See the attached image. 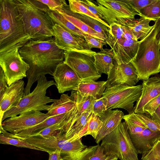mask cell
<instances>
[{"label": "cell", "mask_w": 160, "mask_h": 160, "mask_svg": "<svg viewBox=\"0 0 160 160\" xmlns=\"http://www.w3.org/2000/svg\"><path fill=\"white\" fill-rule=\"evenodd\" d=\"M19 53L30 68L23 96L30 93L33 84L42 76L52 75L56 67L64 60V51L56 45L53 37L46 39L31 40L19 49Z\"/></svg>", "instance_id": "6da1fadb"}, {"label": "cell", "mask_w": 160, "mask_h": 160, "mask_svg": "<svg viewBox=\"0 0 160 160\" xmlns=\"http://www.w3.org/2000/svg\"><path fill=\"white\" fill-rule=\"evenodd\" d=\"M0 54L19 50L31 40L13 0H0Z\"/></svg>", "instance_id": "7a4b0ae2"}, {"label": "cell", "mask_w": 160, "mask_h": 160, "mask_svg": "<svg viewBox=\"0 0 160 160\" xmlns=\"http://www.w3.org/2000/svg\"><path fill=\"white\" fill-rule=\"evenodd\" d=\"M154 22L148 35L139 41L137 53L130 62L136 69L138 79L143 81L160 72V18Z\"/></svg>", "instance_id": "3957f363"}, {"label": "cell", "mask_w": 160, "mask_h": 160, "mask_svg": "<svg viewBox=\"0 0 160 160\" xmlns=\"http://www.w3.org/2000/svg\"><path fill=\"white\" fill-rule=\"evenodd\" d=\"M31 40L47 39L54 36V23L48 13L36 7L29 0H13Z\"/></svg>", "instance_id": "277c9868"}, {"label": "cell", "mask_w": 160, "mask_h": 160, "mask_svg": "<svg viewBox=\"0 0 160 160\" xmlns=\"http://www.w3.org/2000/svg\"><path fill=\"white\" fill-rule=\"evenodd\" d=\"M55 85L54 81L48 80L45 75L41 76L38 79L37 85L33 91L23 97L18 102L4 112L0 124L8 118L24 112L31 111H48L51 106L47 104L54 102L56 99L46 96L47 90L52 86Z\"/></svg>", "instance_id": "5b68a950"}, {"label": "cell", "mask_w": 160, "mask_h": 160, "mask_svg": "<svg viewBox=\"0 0 160 160\" xmlns=\"http://www.w3.org/2000/svg\"><path fill=\"white\" fill-rule=\"evenodd\" d=\"M107 156L120 160H138L136 150L131 139L125 122H121L113 131L105 137L100 145Z\"/></svg>", "instance_id": "8992f818"}, {"label": "cell", "mask_w": 160, "mask_h": 160, "mask_svg": "<svg viewBox=\"0 0 160 160\" xmlns=\"http://www.w3.org/2000/svg\"><path fill=\"white\" fill-rule=\"evenodd\" d=\"M63 131L56 137L50 138L38 136H31L26 138L8 136L20 139L40 149L42 151L49 153L56 150L60 151L61 154H73L79 152L88 147L84 145L82 138L74 141L68 139Z\"/></svg>", "instance_id": "52a82bcc"}, {"label": "cell", "mask_w": 160, "mask_h": 160, "mask_svg": "<svg viewBox=\"0 0 160 160\" xmlns=\"http://www.w3.org/2000/svg\"><path fill=\"white\" fill-rule=\"evenodd\" d=\"M142 84L130 86L121 84L106 88L102 95L107 101V110L122 108L129 114L134 112V102L142 93Z\"/></svg>", "instance_id": "ba28073f"}, {"label": "cell", "mask_w": 160, "mask_h": 160, "mask_svg": "<svg viewBox=\"0 0 160 160\" xmlns=\"http://www.w3.org/2000/svg\"><path fill=\"white\" fill-rule=\"evenodd\" d=\"M96 52L91 49L64 51V62L76 72L82 82L96 81L101 77L95 66Z\"/></svg>", "instance_id": "9c48e42d"}, {"label": "cell", "mask_w": 160, "mask_h": 160, "mask_svg": "<svg viewBox=\"0 0 160 160\" xmlns=\"http://www.w3.org/2000/svg\"><path fill=\"white\" fill-rule=\"evenodd\" d=\"M0 65L8 86L27 77V71L30 68L18 48L0 54Z\"/></svg>", "instance_id": "30bf717a"}, {"label": "cell", "mask_w": 160, "mask_h": 160, "mask_svg": "<svg viewBox=\"0 0 160 160\" xmlns=\"http://www.w3.org/2000/svg\"><path fill=\"white\" fill-rule=\"evenodd\" d=\"M96 2L98 10L109 26L116 18L135 19L136 15L140 16L125 0H97Z\"/></svg>", "instance_id": "8fae6325"}, {"label": "cell", "mask_w": 160, "mask_h": 160, "mask_svg": "<svg viewBox=\"0 0 160 160\" xmlns=\"http://www.w3.org/2000/svg\"><path fill=\"white\" fill-rule=\"evenodd\" d=\"M49 117L46 113L40 111H29L5 119L0 124V128L14 134L38 124Z\"/></svg>", "instance_id": "7c38bea8"}, {"label": "cell", "mask_w": 160, "mask_h": 160, "mask_svg": "<svg viewBox=\"0 0 160 160\" xmlns=\"http://www.w3.org/2000/svg\"><path fill=\"white\" fill-rule=\"evenodd\" d=\"M56 46L64 51L91 50L85 37L71 33L55 23L53 27Z\"/></svg>", "instance_id": "4fadbf2b"}, {"label": "cell", "mask_w": 160, "mask_h": 160, "mask_svg": "<svg viewBox=\"0 0 160 160\" xmlns=\"http://www.w3.org/2000/svg\"><path fill=\"white\" fill-rule=\"evenodd\" d=\"M108 76L106 88L121 84L135 86L139 80L136 69L131 62L118 64L114 59Z\"/></svg>", "instance_id": "5bb4252c"}, {"label": "cell", "mask_w": 160, "mask_h": 160, "mask_svg": "<svg viewBox=\"0 0 160 160\" xmlns=\"http://www.w3.org/2000/svg\"><path fill=\"white\" fill-rule=\"evenodd\" d=\"M52 76L60 93L75 90L82 82L76 72L64 62L57 66Z\"/></svg>", "instance_id": "9a60e30c"}, {"label": "cell", "mask_w": 160, "mask_h": 160, "mask_svg": "<svg viewBox=\"0 0 160 160\" xmlns=\"http://www.w3.org/2000/svg\"><path fill=\"white\" fill-rule=\"evenodd\" d=\"M139 43L134 38L123 39L117 42L112 49L113 59L118 64L130 62L137 53Z\"/></svg>", "instance_id": "2e32d148"}, {"label": "cell", "mask_w": 160, "mask_h": 160, "mask_svg": "<svg viewBox=\"0 0 160 160\" xmlns=\"http://www.w3.org/2000/svg\"><path fill=\"white\" fill-rule=\"evenodd\" d=\"M141 95L134 107V112L144 113L145 106L160 94V78L155 76L143 81Z\"/></svg>", "instance_id": "e0dca14e"}, {"label": "cell", "mask_w": 160, "mask_h": 160, "mask_svg": "<svg viewBox=\"0 0 160 160\" xmlns=\"http://www.w3.org/2000/svg\"><path fill=\"white\" fill-rule=\"evenodd\" d=\"M24 82L22 79L9 86L3 96L0 98V120L4 112L18 102L23 97Z\"/></svg>", "instance_id": "ac0fdd59"}, {"label": "cell", "mask_w": 160, "mask_h": 160, "mask_svg": "<svg viewBox=\"0 0 160 160\" xmlns=\"http://www.w3.org/2000/svg\"><path fill=\"white\" fill-rule=\"evenodd\" d=\"M152 20L142 17L138 19L118 18L112 22L121 25L128 27L135 38L138 40L145 37L152 30L154 25L149 23Z\"/></svg>", "instance_id": "d6986e66"}, {"label": "cell", "mask_w": 160, "mask_h": 160, "mask_svg": "<svg viewBox=\"0 0 160 160\" xmlns=\"http://www.w3.org/2000/svg\"><path fill=\"white\" fill-rule=\"evenodd\" d=\"M137 153L143 154L151 149L160 140V131L148 128L134 134L129 135Z\"/></svg>", "instance_id": "ffe728a7"}, {"label": "cell", "mask_w": 160, "mask_h": 160, "mask_svg": "<svg viewBox=\"0 0 160 160\" xmlns=\"http://www.w3.org/2000/svg\"><path fill=\"white\" fill-rule=\"evenodd\" d=\"M123 112L118 109L107 110L100 118L103 125L96 139L98 144L106 136L113 131L121 122L124 116Z\"/></svg>", "instance_id": "44dd1931"}, {"label": "cell", "mask_w": 160, "mask_h": 160, "mask_svg": "<svg viewBox=\"0 0 160 160\" xmlns=\"http://www.w3.org/2000/svg\"><path fill=\"white\" fill-rule=\"evenodd\" d=\"M75 109L68 113L50 117L38 124L24 129L14 134L8 132L3 129L1 131V133L6 136L27 137L38 132L46 128L67 119L71 115Z\"/></svg>", "instance_id": "7402d4cb"}, {"label": "cell", "mask_w": 160, "mask_h": 160, "mask_svg": "<svg viewBox=\"0 0 160 160\" xmlns=\"http://www.w3.org/2000/svg\"><path fill=\"white\" fill-rule=\"evenodd\" d=\"M70 96L76 103L77 109L73 116L66 120L67 132L83 112H92V103L95 99L91 96L82 94L77 91H72Z\"/></svg>", "instance_id": "603a6c76"}, {"label": "cell", "mask_w": 160, "mask_h": 160, "mask_svg": "<svg viewBox=\"0 0 160 160\" xmlns=\"http://www.w3.org/2000/svg\"><path fill=\"white\" fill-rule=\"evenodd\" d=\"M50 106L46 113L49 117L69 113L75 109L77 103L68 94H62L60 99H56Z\"/></svg>", "instance_id": "cb8c5ba5"}, {"label": "cell", "mask_w": 160, "mask_h": 160, "mask_svg": "<svg viewBox=\"0 0 160 160\" xmlns=\"http://www.w3.org/2000/svg\"><path fill=\"white\" fill-rule=\"evenodd\" d=\"M95 63L98 72L109 75L113 65L114 54L112 49H103L96 52L94 55Z\"/></svg>", "instance_id": "d4e9b609"}, {"label": "cell", "mask_w": 160, "mask_h": 160, "mask_svg": "<svg viewBox=\"0 0 160 160\" xmlns=\"http://www.w3.org/2000/svg\"><path fill=\"white\" fill-rule=\"evenodd\" d=\"M107 83V81L81 82L74 91H78L83 95L91 96L95 99H98L102 97Z\"/></svg>", "instance_id": "484cf974"}, {"label": "cell", "mask_w": 160, "mask_h": 160, "mask_svg": "<svg viewBox=\"0 0 160 160\" xmlns=\"http://www.w3.org/2000/svg\"><path fill=\"white\" fill-rule=\"evenodd\" d=\"M110 27L109 34L105 41L112 49L117 42L122 39L134 38L136 39L127 26L113 23Z\"/></svg>", "instance_id": "4316f807"}, {"label": "cell", "mask_w": 160, "mask_h": 160, "mask_svg": "<svg viewBox=\"0 0 160 160\" xmlns=\"http://www.w3.org/2000/svg\"><path fill=\"white\" fill-rule=\"evenodd\" d=\"M68 6L67 5L62 8L55 11L61 13L84 33L96 38L106 40V39L103 35L98 32L82 21L71 15L68 9Z\"/></svg>", "instance_id": "83f0119b"}, {"label": "cell", "mask_w": 160, "mask_h": 160, "mask_svg": "<svg viewBox=\"0 0 160 160\" xmlns=\"http://www.w3.org/2000/svg\"><path fill=\"white\" fill-rule=\"evenodd\" d=\"M92 112H83L80 117L75 122L69 131L65 133V135L72 141L79 139L80 136L86 130Z\"/></svg>", "instance_id": "f1b7e54d"}, {"label": "cell", "mask_w": 160, "mask_h": 160, "mask_svg": "<svg viewBox=\"0 0 160 160\" xmlns=\"http://www.w3.org/2000/svg\"><path fill=\"white\" fill-rule=\"evenodd\" d=\"M47 13L54 24L59 25L67 31L84 37L88 35L83 32L58 12L49 10Z\"/></svg>", "instance_id": "f546056e"}, {"label": "cell", "mask_w": 160, "mask_h": 160, "mask_svg": "<svg viewBox=\"0 0 160 160\" xmlns=\"http://www.w3.org/2000/svg\"><path fill=\"white\" fill-rule=\"evenodd\" d=\"M68 9L71 15L80 20L98 32L103 35L107 39L109 34V28L98 20L87 15L75 13L70 10L69 6Z\"/></svg>", "instance_id": "4dcf8cb0"}, {"label": "cell", "mask_w": 160, "mask_h": 160, "mask_svg": "<svg viewBox=\"0 0 160 160\" xmlns=\"http://www.w3.org/2000/svg\"><path fill=\"white\" fill-rule=\"evenodd\" d=\"M102 125L103 122L100 118L92 113L89 118L86 129L80 136L79 139L84 136L90 135L95 140Z\"/></svg>", "instance_id": "1f68e13d"}, {"label": "cell", "mask_w": 160, "mask_h": 160, "mask_svg": "<svg viewBox=\"0 0 160 160\" xmlns=\"http://www.w3.org/2000/svg\"><path fill=\"white\" fill-rule=\"evenodd\" d=\"M66 120L46 128L31 136H38L43 138H50L56 137L63 131L66 132Z\"/></svg>", "instance_id": "d6a6232c"}, {"label": "cell", "mask_w": 160, "mask_h": 160, "mask_svg": "<svg viewBox=\"0 0 160 160\" xmlns=\"http://www.w3.org/2000/svg\"><path fill=\"white\" fill-rule=\"evenodd\" d=\"M123 119L127 125L129 135L139 133L148 128L139 120L134 112L124 115Z\"/></svg>", "instance_id": "836d02e7"}, {"label": "cell", "mask_w": 160, "mask_h": 160, "mask_svg": "<svg viewBox=\"0 0 160 160\" xmlns=\"http://www.w3.org/2000/svg\"><path fill=\"white\" fill-rule=\"evenodd\" d=\"M140 16L155 22L160 18V0H154L140 12Z\"/></svg>", "instance_id": "e575fe53"}, {"label": "cell", "mask_w": 160, "mask_h": 160, "mask_svg": "<svg viewBox=\"0 0 160 160\" xmlns=\"http://www.w3.org/2000/svg\"><path fill=\"white\" fill-rule=\"evenodd\" d=\"M69 7L73 12L83 14L92 18L110 28V26L104 21L91 12L81 2L80 0H69Z\"/></svg>", "instance_id": "d590c367"}, {"label": "cell", "mask_w": 160, "mask_h": 160, "mask_svg": "<svg viewBox=\"0 0 160 160\" xmlns=\"http://www.w3.org/2000/svg\"><path fill=\"white\" fill-rule=\"evenodd\" d=\"M99 145L87 147L82 151L73 154H61L63 160H88L97 149Z\"/></svg>", "instance_id": "8d00e7d4"}, {"label": "cell", "mask_w": 160, "mask_h": 160, "mask_svg": "<svg viewBox=\"0 0 160 160\" xmlns=\"http://www.w3.org/2000/svg\"><path fill=\"white\" fill-rule=\"evenodd\" d=\"M0 143L13 145L19 148H28L42 151V150L23 140L6 136L2 133L0 134Z\"/></svg>", "instance_id": "74e56055"}, {"label": "cell", "mask_w": 160, "mask_h": 160, "mask_svg": "<svg viewBox=\"0 0 160 160\" xmlns=\"http://www.w3.org/2000/svg\"><path fill=\"white\" fill-rule=\"evenodd\" d=\"M135 115L139 120L148 128L160 131V123L145 113H137Z\"/></svg>", "instance_id": "f35d334b"}, {"label": "cell", "mask_w": 160, "mask_h": 160, "mask_svg": "<svg viewBox=\"0 0 160 160\" xmlns=\"http://www.w3.org/2000/svg\"><path fill=\"white\" fill-rule=\"evenodd\" d=\"M92 113L98 116L100 118L104 114L107 110V101L104 98L95 99L92 103Z\"/></svg>", "instance_id": "ab89813d"}, {"label": "cell", "mask_w": 160, "mask_h": 160, "mask_svg": "<svg viewBox=\"0 0 160 160\" xmlns=\"http://www.w3.org/2000/svg\"><path fill=\"white\" fill-rule=\"evenodd\" d=\"M141 160H160V140L149 150L142 154Z\"/></svg>", "instance_id": "60d3db41"}, {"label": "cell", "mask_w": 160, "mask_h": 160, "mask_svg": "<svg viewBox=\"0 0 160 160\" xmlns=\"http://www.w3.org/2000/svg\"><path fill=\"white\" fill-rule=\"evenodd\" d=\"M160 106V94L148 103L144 107L143 112L151 117Z\"/></svg>", "instance_id": "b9f144b4"}, {"label": "cell", "mask_w": 160, "mask_h": 160, "mask_svg": "<svg viewBox=\"0 0 160 160\" xmlns=\"http://www.w3.org/2000/svg\"><path fill=\"white\" fill-rule=\"evenodd\" d=\"M85 39L91 49L92 48H96L100 49L101 51L103 49V46L107 44L105 40L89 35L85 37Z\"/></svg>", "instance_id": "7bdbcfd3"}, {"label": "cell", "mask_w": 160, "mask_h": 160, "mask_svg": "<svg viewBox=\"0 0 160 160\" xmlns=\"http://www.w3.org/2000/svg\"><path fill=\"white\" fill-rule=\"evenodd\" d=\"M39 1L46 5L50 10L55 11L61 9L68 5L64 0H39Z\"/></svg>", "instance_id": "ee69618b"}, {"label": "cell", "mask_w": 160, "mask_h": 160, "mask_svg": "<svg viewBox=\"0 0 160 160\" xmlns=\"http://www.w3.org/2000/svg\"><path fill=\"white\" fill-rule=\"evenodd\" d=\"M125 0L140 15L141 10L154 1V0Z\"/></svg>", "instance_id": "f6af8a7d"}, {"label": "cell", "mask_w": 160, "mask_h": 160, "mask_svg": "<svg viewBox=\"0 0 160 160\" xmlns=\"http://www.w3.org/2000/svg\"><path fill=\"white\" fill-rule=\"evenodd\" d=\"M80 1L91 12L104 20L103 17L98 10L96 4L89 0H80Z\"/></svg>", "instance_id": "bcb514c9"}, {"label": "cell", "mask_w": 160, "mask_h": 160, "mask_svg": "<svg viewBox=\"0 0 160 160\" xmlns=\"http://www.w3.org/2000/svg\"><path fill=\"white\" fill-rule=\"evenodd\" d=\"M3 71L1 68L0 69V98L4 94L8 86Z\"/></svg>", "instance_id": "7dc6e473"}, {"label": "cell", "mask_w": 160, "mask_h": 160, "mask_svg": "<svg viewBox=\"0 0 160 160\" xmlns=\"http://www.w3.org/2000/svg\"><path fill=\"white\" fill-rule=\"evenodd\" d=\"M107 157L104 153L103 149L99 145L95 152L88 160H105Z\"/></svg>", "instance_id": "c3c4849f"}, {"label": "cell", "mask_w": 160, "mask_h": 160, "mask_svg": "<svg viewBox=\"0 0 160 160\" xmlns=\"http://www.w3.org/2000/svg\"><path fill=\"white\" fill-rule=\"evenodd\" d=\"M48 154V160H63L61 155V152L59 150H56Z\"/></svg>", "instance_id": "681fc988"}, {"label": "cell", "mask_w": 160, "mask_h": 160, "mask_svg": "<svg viewBox=\"0 0 160 160\" xmlns=\"http://www.w3.org/2000/svg\"><path fill=\"white\" fill-rule=\"evenodd\" d=\"M155 76L160 78V74H157ZM151 117L153 119L160 123V106Z\"/></svg>", "instance_id": "f907efd6"}, {"label": "cell", "mask_w": 160, "mask_h": 160, "mask_svg": "<svg viewBox=\"0 0 160 160\" xmlns=\"http://www.w3.org/2000/svg\"><path fill=\"white\" fill-rule=\"evenodd\" d=\"M118 158L115 157L108 156L105 160H117Z\"/></svg>", "instance_id": "816d5d0a"}, {"label": "cell", "mask_w": 160, "mask_h": 160, "mask_svg": "<svg viewBox=\"0 0 160 160\" xmlns=\"http://www.w3.org/2000/svg\"><path fill=\"white\" fill-rule=\"evenodd\" d=\"M158 42H159V44L160 45V34L159 35V38H158Z\"/></svg>", "instance_id": "f5cc1de1"}, {"label": "cell", "mask_w": 160, "mask_h": 160, "mask_svg": "<svg viewBox=\"0 0 160 160\" xmlns=\"http://www.w3.org/2000/svg\"></svg>", "instance_id": "db71d44e"}]
</instances>
